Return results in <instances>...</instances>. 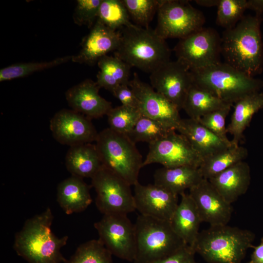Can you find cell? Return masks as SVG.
Masks as SVG:
<instances>
[{
	"instance_id": "ac0fdd59",
	"label": "cell",
	"mask_w": 263,
	"mask_h": 263,
	"mask_svg": "<svg viewBox=\"0 0 263 263\" xmlns=\"http://www.w3.org/2000/svg\"><path fill=\"white\" fill-rule=\"evenodd\" d=\"M121 34L96 19L88 35L84 38L79 53L72 56L73 62L93 65L103 56L117 49Z\"/></svg>"
},
{
	"instance_id": "d590c367",
	"label": "cell",
	"mask_w": 263,
	"mask_h": 263,
	"mask_svg": "<svg viewBox=\"0 0 263 263\" xmlns=\"http://www.w3.org/2000/svg\"><path fill=\"white\" fill-rule=\"evenodd\" d=\"M246 0H220L217 6L216 23L228 29L234 27L244 16Z\"/></svg>"
},
{
	"instance_id": "74e56055",
	"label": "cell",
	"mask_w": 263,
	"mask_h": 263,
	"mask_svg": "<svg viewBox=\"0 0 263 263\" xmlns=\"http://www.w3.org/2000/svg\"><path fill=\"white\" fill-rule=\"evenodd\" d=\"M102 0H78L73 19L78 25L91 28L97 19L99 8Z\"/></svg>"
},
{
	"instance_id": "e575fe53",
	"label": "cell",
	"mask_w": 263,
	"mask_h": 263,
	"mask_svg": "<svg viewBox=\"0 0 263 263\" xmlns=\"http://www.w3.org/2000/svg\"><path fill=\"white\" fill-rule=\"evenodd\" d=\"M130 17L135 25L149 28V25L157 12L160 0H122Z\"/></svg>"
},
{
	"instance_id": "6da1fadb",
	"label": "cell",
	"mask_w": 263,
	"mask_h": 263,
	"mask_svg": "<svg viewBox=\"0 0 263 263\" xmlns=\"http://www.w3.org/2000/svg\"><path fill=\"white\" fill-rule=\"evenodd\" d=\"M260 15L244 16L221 37V52L224 62L250 76L261 72L263 47Z\"/></svg>"
},
{
	"instance_id": "7402d4cb",
	"label": "cell",
	"mask_w": 263,
	"mask_h": 263,
	"mask_svg": "<svg viewBox=\"0 0 263 263\" xmlns=\"http://www.w3.org/2000/svg\"><path fill=\"white\" fill-rule=\"evenodd\" d=\"M178 204L170 221L175 232L184 241L192 247L199 234L202 221L192 199L185 192L181 195Z\"/></svg>"
},
{
	"instance_id": "d4e9b609",
	"label": "cell",
	"mask_w": 263,
	"mask_h": 263,
	"mask_svg": "<svg viewBox=\"0 0 263 263\" xmlns=\"http://www.w3.org/2000/svg\"><path fill=\"white\" fill-rule=\"evenodd\" d=\"M203 178L199 168L190 166L163 167L155 171L154 184L178 196L186 189H189Z\"/></svg>"
},
{
	"instance_id": "277c9868",
	"label": "cell",
	"mask_w": 263,
	"mask_h": 263,
	"mask_svg": "<svg viewBox=\"0 0 263 263\" xmlns=\"http://www.w3.org/2000/svg\"><path fill=\"white\" fill-rule=\"evenodd\" d=\"M254 234L227 225L210 226L199 232L192 247L208 263H241L253 248Z\"/></svg>"
},
{
	"instance_id": "f35d334b",
	"label": "cell",
	"mask_w": 263,
	"mask_h": 263,
	"mask_svg": "<svg viewBox=\"0 0 263 263\" xmlns=\"http://www.w3.org/2000/svg\"><path fill=\"white\" fill-rule=\"evenodd\" d=\"M128 83L118 86L112 93L120 101L122 105L138 110V100Z\"/></svg>"
},
{
	"instance_id": "603a6c76",
	"label": "cell",
	"mask_w": 263,
	"mask_h": 263,
	"mask_svg": "<svg viewBox=\"0 0 263 263\" xmlns=\"http://www.w3.org/2000/svg\"><path fill=\"white\" fill-rule=\"evenodd\" d=\"M65 165L72 175L92 178L103 164L95 144L85 143L70 147L65 157Z\"/></svg>"
},
{
	"instance_id": "7a4b0ae2",
	"label": "cell",
	"mask_w": 263,
	"mask_h": 263,
	"mask_svg": "<svg viewBox=\"0 0 263 263\" xmlns=\"http://www.w3.org/2000/svg\"><path fill=\"white\" fill-rule=\"evenodd\" d=\"M53 218L48 207L41 213L27 219L16 233L14 249L28 263H65L67 261L60 249L69 237L58 238L52 232Z\"/></svg>"
},
{
	"instance_id": "30bf717a",
	"label": "cell",
	"mask_w": 263,
	"mask_h": 263,
	"mask_svg": "<svg viewBox=\"0 0 263 263\" xmlns=\"http://www.w3.org/2000/svg\"><path fill=\"white\" fill-rule=\"evenodd\" d=\"M91 179L96 207L103 215H127L136 210L131 186L120 176L103 165Z\"/></svg>"
},
{
	"instance_id": "d6986e66",
	"label": "cell",
	"mask_w": 263,
	"mask_h": 263,
	"mask_svg": "<svg viewBox=\"0 0 263 263\" xmlns=\"http://www.w3.org/2000/svg\"><path fill=\"white\" fill-rule=\"evenodd\" d=\"M100 88L96 82L86 79L68 89L66 99L73 110L90 119L99 118L113 108L111 102L99 95Z\"/></svg>"
},
{
	"instance_id": "4dcf8cb0",
	"label": "cell",
	"mask_w": 263,
	"mask_h": 263,
	"mask_svg": "<svg viewBox=\"0 0 263 263\" xmlns=\"http://www.w3.org/2000/svg\"><path fill=\"white\" fill-rule=\"evenodd\" d=\"M130 18L122 0H102L97 19L109 28H123L131 23Z\"/></svg>"
},
{
	"instance_id": "ab89813d",
	"label": "cell",
	"mask_w": 263,
	"mask_h": 263,
	"mask_svg": "<svg viewBox=\"0 0 263 263\" xmlns=\"http://www.w3.org/2000/svg\"><path fill=\"white\" fill-rule=\"evenodd\" d=\"M195 252L190 245L187 244L171 255L155 263H197Z\"/></svg>"
},
{
	"instance_id": "cb8c5ba5",
	"label": "cell",
	"mask_w": 263,
	"mask_h": 263,
	"mask_svg": "<svg viewBox=\"0 0 263 263\" xmlns=\"http://www.w3.org/2000/svg\"><path fill=\"white\" fill-rule=\"evenodd\" d=\"M57 201L68 215L82 212L92 201L90 188L82 178L72 175L58 184Z\"/></svg>"
},
{
	"instance_id": "8fae6325",
	"label": "cell",
	"mask_w": 263,
	"mask_h": 263,
	"mask_svg": "<svg viewBox=\"0 0 263 263\" xmlns=\"http://www.w3.org/2000/svg\"><path fill=\"white\" fill-rule=\"evenodd\" d=\"M99 240L118 258L133 262L136 252L134 225L124 214L104 215L94 223Z\"/></svg>"
},
{
	"instance_id": "44dd1931",
	"label": "cell",
	"mask_w": 263,
	"mask_h": 263,
	"mask_svg": "<svg viewBox=\"0 0 263 263\" xmlns=\"http://www.w3.org/2000/svg\"><path fill=\"white\" fill-rule=\"evenodd\" d=\"M250 180V167L247 163L243 161L208 180L224 199L231 204L246 193Z\"/></svg>"
},
{
	"instance_id": "ffe728a7",
	"label": "cell",
	"mask_w": 263,
	"mask_h": 263,
	"mask_svg": "<svg viewBox=\"0 0 263 263\" xmlns=\"http://www.w3.org/2000/svg\"><path fill=\"white\" fill-rule=\"evenodd\" d=\"M184 135L203 160L232 145L231 140L225 141L190 118L181 119L177 130Z\"/></svg>"
},
{
	"instance_id": "5bb4252c",
	"label": "cell",
	"mask_w": 263,
	"mask_h": 263,
	"mask_svg": "<svg viewBox=\"0 0 263 263\" xmlns=\"http://www.w3.org/2000/svg\"><path fill=\"white\" fill-rule=\"evenodd\" d=\"M129 86L134 92L138 102L141 114L159 121L176 131L181 120L179 110L151 86L143 82L136 73L133 74Z\"/></svg>"
},
{
	"instance_id": "2e32d148",
	"label": "cell",
	"mask_w": 263,
	"mask_h": 263,
	"mask_svg": "<svg viewBox=\"0 0 263 263\" xmlns=\"http://www.w3.org/2000/svg\"><path fill=\"white\" fill-rule=\"evenodd\" d=\"M202 222L210 226L227 225L233 212L227 203L207 179L203 178L189 189Z\"/></svg>"
},
{
	"instance_id": "484cf974",
	"label": "cell",
	"mask_w": 263,
	"mask_h": 263,
	"mask_svg": "<svg viewBox=\"0 0 263 263\" xmlns=\"http://www.w3.org/2000/svg\"><path fill=\"white\" fill-rule=\"evenodd\" d=\"M263 108V93L260 91L248 94L234 104V111L226 127L227 133L232 136V143L239 145L253 115Z\"/></svg>"
},
{
	"instance_id": "5b68a950",
	"label": "cell",
	"mask_w": 263,
	"mask_h": 263,
	"mask_svg": "<svg viewBox=\"0 0 263 263\" xmlns=\"http://www.w3.org/2000/svg\"><path fill=\"white\" fill-rule=\"evenodd\" d=\"M193 84L232 105L244 96L259 92L263 82L225 62L190 71Z\"/></svg>"
},
{
	"instance_id": "b9f144b4",
	"label": "cell",
	"mask_w": 263,
	"mask_h": 263,
	"mask_svg": "<svg viewBox=\"0 0 263 263\" xmlns=\"http://www.w3.org/2000/svg\"><path fill=\"white\" fill-rule=\"evenodd\" d=\"M255 12L256 15H261L263 13V0H247V9Z\"/></svg>"
},
{
	"instance_id": "f1b7e54d",
	"label": "cell",
	"mask_w": 263,
	"mask_h": 263,
	"mask_svg": "<svg viewBox=\"0 0 263 263\" xmlns=\"http://www.w3.org/2000/svg\"><path fill=\"white\" fill-rule=\"evenodd\" d=\"M227 104L207 91L193 83L185 100L183 108L189 118L198 120Z\"/></svg>"
},
{
	"instance_id": "836d02e7",
	"label": "cell",
	"mask_w": 263,
	"mask_h": 263,
	"mask_svg": "<svg viewBox=\"0 0 263 263\" xmlns=\"http://www.w3.org/2000/svg\"><path fill=\"white\" fill-rule=\"evenodd\" d=\"M106 115L109 128L127 135L133 129L141 114L138 109L121 105L113 107Z\"/></svg>"
},
{
	"instance_id": "1f68e13d",
	"label": "cell",
	"mask_w": 263,
	"mask_h": 263,
	"mask_svg": "<svg viewBox=\"0 0 263 263\" xmlns=\"http://www.w3.org/2000/svg\"><path fill=\"white\" fill-rule=\"evenodd\" d=\"M112 255L100 240H92L80 245L65 263H113Z\"/></svg>"
},
{
	"instance_id": "4fadbf2b",
	"label": "cell",
	"mask_w": 263,
	"mask_h": 263,
	"mask_svg": "<svg viewBox=\"0 0 263 263\" xmlns=\"http://www.w3.org/2000/svg\"><path fill=\"white\" fill-rule=\"evenodd\" d=\"M151 86L175 105L179 111L193 83L189 69L179 61L169 60L153 71L150 76Z\"/></svg>"
},
{
	"instance_id": "7bdbcfd3",
	"label": "cell",
	"mask_w": 263,
	"mask_h": 263,
	"mask_svg": "<svg viewBox=\"0 0 263 263\" xmlns=\"http://www.w3.org/2000/svg\"><path fill=\"white\" fill-rule=\"evenodd\" d=\"M220 0H195L196 3L202 6L212 7L218 6Z\"/></svg>"
},
{
	"instance_id": "3957f363",
	"label": "cell",
	"mask_w": 263,
	"mask_h": 263,
	"mask_svg": "<svg viewBox=\"0 0 263 263\" xmlns=\"http://www.w3.org/2000/svg\"><path fill=\"white\" fill-rule=\"evenodd\" d=\"M121 34L120 42L114 56L131 67L151 74L170 60V49L165 39L154 30L131 22L122 28Z\"/></svg>"
},
{
	"instance_id": "7c38bea8",
	"label": "cell",
	"mask_w": 263,
	"mask_h": 263,
	"mask_svg": "<svg viewBox=\"0 0 263 263\" xmlns=\"http://www.w3.org/2000/svg\"><path fill=\"white\" fill-rule=\"evenodd\" d=\"M175 131L149 144V150L143 161V167L154 163L166 168L183 166L200 167L203 158L184 135Z\"/></svg>"
},
{
	"instance_id": "83f0119b",
	"label": "cell",
	"mask_w": 263,
	"mask_h": 263,
	"mask_svg": "<svg viewBox=\"0 0 263 263\" xmlns=\"http://www.w3.org/2000/svg\"><path fill=\"white\" fill-rule=\"evenodd\" d=\"M247 156L246 148L233 144L204 159L199 169L203 178L209 180L235 164L244 161Z\"/></svg>"
},
{
	"instance_id": "ba28073f",
	"label": "cell",
	"mask_w": 263,
	"mask_h": 263,
	"mask_svg": "<svg viewBox=\"0 0 263 263\" xmlns=\"http://www.w3.org/2000/svg\"><path fill=\"white\" fill-rule=\"evenodd\" d=\"M154 29L162 38H184L202 28L206 22L203 13L188 0H160Z\"/></svg>"
},
{
	"instance_id": "f546056e",
	"label": "cell",
	"mask_w": 263,
	"mask_h": 263,
	"mask_svg": "<svg viewBox=\"0 0 263 263\" xmlns=\"http://www.w3.org/2000/svg\"><path fill=\"white\" fill-rule=\"evenodd\" d=\"M174 131L158 121L141 114L133 129L127 135L135 144L144 142L150 144Z\"/></svg>"
},
{
	"instance_id": "8d00e7d4",
	"label": "cell",
	"mask_w": 263,
	"mask_h": 263,
	"mask_svg": "<svg viewBox=\"0 0 263 263\" xmlns=\"http://www.w3.org/2000/svg\"><path fill=\"white\" fill-rule=\"evenodd\" d=\"M232 106L231 104H227L205 115L197 120L219 138L229 142L231 140L227 136L225 119Z\"/></svg>"
},
{
	"instance_id": "e0dca14e",
	"label": "cell",
	"mask_w": 263,
	"mask_h": 263,
	"mask_svg": "<svg viewBox=\"0 0 263 263\" xmlns=\"http://www.w3.org/2000/svg\"><path fill=\"white\" fill-rule=\"evenodd\" d=\"M135 209L146 216L169 222L178 205V196L154 184L134 186Z\"/></svg>"
},
{
	"instance_id": "4316f807",
	"label": "cell",
	"mask_w": 263,
	"mask_h": 263,
	"mask_svg": "<svg viewBox=\"0 0 263 263\" xmlns=\"http://www.w3.org/2000/svg\"><path fill=\"white\" fill-rule=\"evenodd\" d=\"M97 63L99 71L96 82L100 88L112 93L118 86L130 81L131 67L119 57L106 55Z\"/></svg>"
},
{
	"instance_id": "9c48e42d",
	"label": "cell",
	"mask_w": 263,
	"mask_h": 263,
	"mask_svg": "<svg viewBox=\"0 0 263 263\" xmlns=\"http://www.w3.org/2000/svg\"><path fill=\"white\" fill-rule=\"evenodd\" d=\"M221 43L215 29L203 27L180 39L174 51L177 60L192 71L220 62Z\"/></svg>"
},
{
	"instance_id": "52a82bcc",
	"label": "cell",
	"mask_w": 263,
	"mask_h": 263,
	"mask_svg": "<svg viewBox=\"0 0 263 263\" xmlns=\"http://www.w3.org/2000/svg\"><path fill=\"white\" fill-rule=\"evenodd\" d=\"M95 142L105 168L131 186L138 182L143 161L135 144L126 134L108 128L98 133Z\"/></svg>"
},
{
	"instance_id": "9a60e30c",
	"label": "cell",
	"mask_w": 263,
	"mask_h": 263,
	"mask_svg": "<svg viewBox=\"0 0 263 263\" xmlns=\"http://www.w3.org/2000/svg\"><path fill=\"white\" fill-rule=\"evenodd\" d=\"M55 139L70 147L95 141L98 133L90 118L74 110L63 109L50 121Z\"/></svg>"
},
{
	"instance_id": "8992f818",
	"label": "cell",
	"mask_w": 263,
	"mask_h": 263,
	"mask_svg": "<svg viewBox=\"0 0 263 263\" xmlns=\"http://www.w3.org/2000/svg\"><path fill=\"white\" fill-rule=\"evenodd\" d=\"M136 252L133 263H155L187 245L169 222L140 215L134 224Z\"/></svg>"
},
{
	"instance_id": "d6a6232c",
	"label": "cell",
	"mask_w": 263,
	"mask_h": 263,
	"mask_svg": "<svg viewBox=\"0 0 263 263\" xmlns=\"http://www.w3.org/2000/svg\"><path fill=\"white\" fill-rule=\"evenodd\" d=\"M72 56L58 57L49 61L14 64L0 70V81H7L27 76L66 63L72 59Z\"/></svg>"
},
{
	"instance_id": "60d3db41",
	"label": "cell",
	"mask_w": 263,
	"mask_h": 263,
	"mask_svg": "<svg viewBox=\"0 0 263 263\" xmlns=\"http://www.w3.org/2000/svg\"><path fill=\"white\" fill-rule=\"evenodd\" d=\"M254 250L251 254L250 260L246 263H263V237L260 244L254 246Z\"/></svg>"
}]
</instances>
